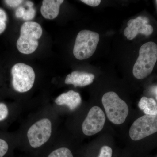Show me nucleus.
I'll return each instance as SVG.
<instances>
[{
  "label": "nucleus",
  "mask_w": 157,
  "mask_h": 157,
  "mask_svg": "<svg viewBox=\"0 0 157 157\" xmlns=\"http://www.w3.org/2000/svg\"><path fill=\"white\" fill-rule=\"evenodd\" d=\"M26 6H28L29 8H32V7H33V6L34 4L32 2H27L26 3Z\"/></svg>",
  "instance_id": "obj_24"
},
{
  "label": "nucleus",
  "mask_w": 157,
  "mask_h": 157,
  "mask_svg": "<svg viewBox=\"0 0 157 157\" xmlns=\"http://www.w3.org/2000/svg\"><path fill=\"white\" fill-rule=\"evenodd\" d=\"M9 145L6 141L0 138V157H3L7 153Z\"/></svg>",
  "instance_id": "obj_18"
},
{
  "label": "nucleus",
  "mask_w": 157,
  "mask_h": 157,
  "mask_svg": "<svg viewBox=\"0 0 157 157\" xmlns=\"http://www.w3.org/2000/svg\"><path fill=\"white\" fill-rule=\"evenodd\" d=\"M81 1L85 4L92 7L99 6L101 2V0H82Z\"/></svg>",
  "instance_id": "obj_20"
},
{
  "label": "nucleus",
  "mask_w": 157,
  "mask_h": 157,
  "mask_svg": "<svg viewBox=\"0 0 157 157\" xmlns=\"http://www.w3.org/2000/svg\"><path fill=\"white\" fill-rule=\"evenodd\" d=\"M155 94L156 95V99L157 100V86H156L155 88Z\"/></svg>",
  "instance_id": "obj_25"
},
{
  "label": "nucleus",
  "mask_w": 157,
  "mask_h": 157,
  "mask_svg": "<svg viewBox=\"0 0 157 157\" xmlns=\"http://www.w3.org/2000/svg\"><path fill=\"white\" fill-rule=\"evenodd\" d=\"M9 114V109L6 104L0 103V121L5 119Z\"/></svg>",
  "instance_id": "obj_17"
},
{
  "label": "nucleus",
  "mask_w": 157,
  "mask_h": 157,
  "mask_svg": "<svg viewBox=\"0 0 157 157\" xmlns=\"http://www.w3.org/2000/svg\"><path fill=\"white\" fill-rule=\"evenodd\" d=\"M5 2L7 5L10 7H16L21 4L23 1H21V0H6V1H5Z\"/></svg>",
  "instance_id": "obj_19"
},
{
  "label": "nucleus",
  "mask_w": 157,
  "mask_h": 157,
  "mask_svg": "<svg viewBox=\"0 0 157 157\" xmlns=\"http://www.w3.org/2000/svg\"><path fill=\"white\" fill-rule=\"evenodd\" d=\"M6 22L0 21V34L2 33L6 29Z\"/></svg>",
  "instance_id": "obj_23"
},
{
  "label": "nucleus",
  "mask_w": 157,
  "mask_h": 157,
  "mask_svg": "<svg viewBox=\"0 0 157 157\" xmlns=\"http://www.w3.org/2000/svg\"><path fill=\"white\" fill-rule=\"evenodd\" d=\"M42 29L39 23L33 21L25 22L21 26L20 36L17 40V47L20 52L30 54L39 45L38 39L42 36Z\"/></svg>",
  "instance_id": "obj_2"
},
{
  "label": "nucleus",
  "mask_w": 157,
  "mask_h": 157,
  "mask_svg": "<svg viewBox=\"0 0 157 157\" xmlns=\"http://www.w3.org/2000/svg\"><path fill=\"white\" fill-rule=\"evenodd\" d=\"M48 157H73V154L69 149L61 147L54 151Z\"/></svg>",
  "instance_id": "obj_14"
},
{
  "label": "nucleus",
  "mask_w": 157,
  "mask_h": 157,
  "mask_svg": "<svg viewBox=\"0 0 157 157\" xmlns=\"http://www.w3.org/2000/svg\"><path fill=\"white\" fill-rule=\"evenodd\" d=\"M102 102L110 121L115 124H121L124 122L128 114V107L116 93H106L102 98Z\"/></svg>",
  "instance_id": "obj_3"
},
{
  "label": "nucleus",
  "mask_w": 157,
  "mask_h": 157,
  "mask_svg": "<svg viewBox=\"0 0 157 157\" xmlns=\"http://www.w3.org/2000/svg\"><path fill=\"white\" fill-rule=\"evenodd\" d=\"M100 40L98 33L88 30L79 32L74 44L73 53L78 60H84L90 57L97 48Z\"/></svg>",
  "instance_id": "obj_4"
},
{
  "label": "nucleus",
  "mask_w": 157,
  "mask_h": 157,
  "mask_svg": "<svg viewBox=\"0 0 157 157\" xmlns=\"http://www.w3.org/2000/svg\"><path fill=\"white\" fill-rule=\"evenodd\" d=\"M7 20V14L2 9H0V21L6 22Z\"/></svg>",
  "instance_id": "obj_22"
},
{
  "label": "nucleus",
  "mask_w": 157,
  "mask_h": 157,
  "mask_svg": "<svg viewBox=\"0 0 157 157\" xmlns=\"http://www.w3.org/2000/svg\"><path fill=\"white\" fill-rule=\"evenodd\" d=\"M147 17L139 16L135 19H132L128 23V27L124 31V35L129 40H132L140 33L148 36L153 32L151 25L148 24Z\"/></svg>",
  "instance_id": "obj_9"
},
{
  "label": "nucleus",
  "mask_w": 157,
  "mask_h": 157,
  "mask_svg": "<svg viewBox=\"0 0 157 157\" xmlns=\"http://www.w3.org/2000/svg\"><path fill=\"white\" fill-rule=\"evenodd\" d=\"M63 0H44L41 8L42 16L47 19L56 18L59 12L60 6Z\"/></svg>",
  "instance_id": "obj_12"
},
{
  "label": "nucleus",
  "mask_w": 157,
  "mask_h": 157,
  "mask_svg": "<svg viewBox=\"0 0 157 157\" xmlns=\"http://www.w3.org/2000/svg\"><path fill=\"white\" fill-rule=\"evenodd\" d=\"M52 133V123L48 118H43L35 123L29 129V143L33 148H38L46 143Z\"/></svg>",
  "instance_id": "obj_7"
},
{
  "label": "nucleus",
  "mask_w": 157,
  "mask_h": 157,
  "mask_svg": "<svg viewBox=\"0 0 157 157\" xmlns=\"http://www.w3.org/2000/svg\"><path fill=\"white\" fill-rule=\"evenodd\" d=\"M12 85L19 93L28 91L33 86L35 73L30 66L22 63L16 64L11 69Z\"/></svg>",
  "instance_id": "obj_5"
},
{
  "label": "nucleus",
  "mask_w": 157,
  "mask_h": 157,
  "mask_svg": "<svg viewBox=\"0 0 157 157\" xmlns=\"http://www.w3.org/2000/svg\"><path fill=\"white\" fill-rule=\"evenodd\" d=\"M105 121L106 117L103 110L98 106L93 107L83 122L82 132L87 136L95 135L103 128Z\"/></svg>",
  "instance_id": "obj_8"
},
{
  "label": "nucleus",
  "mask_w": 157,
  "mask_h": 157,
  "mask_svg": "<svg viewBox=\"0 0 157 157\" xmlns=\"http://www.w3.org/2000/svg\"><path fill=\"white\" fill-rule=\"evenodd\" d=\"M157 61V44L152 42L144 43L139 49V56L133 67L134 76L139 79L146 78L152 72Z\"/></svg>",
  "instance_id": "obj_1"
},
{
  "label": "nucleus",
  "mask_w": 157,
  "mask_h": 157,
  "mask_svg": "<svg viewBox=\"0 0 157 157\" xmlns=\"http://www.w3.org/2000/svg\"><path fill=\"white\" fill-rule=\"evenodd\" d=\"M157 132V115H144L135 121L129 130L134 140L143 139Z\"/></svg>",
  "instance_id": "obj_6"
},
{
  "label": "nucleus",
  "mask_w": 157,
  "mask_h": 157,
  "mask_svg": "<svg viewBox=\"0 0 157 157\" xmlns=\"http://www.w3.org/2000/svg\"><path fill=\"white\" fill-rule=\"evenodd\" d=\"M94 78V75L92 73L73 71L67 76L65 82L67 84H73L75 87H82L91 84Z\"/></svg>",
  "instance_id": "obj_10"
},
{
  "label": "nucleus",
  "mask_w": 157,
  "mask_h": 157,
  "mask_svg": "<svg viewBox=\"0 0 157 157\" xmlns=\"http://www.w3.org/2000/svg\"><path fill=\"white\" fill-rule=\"evenodd\" d=\"M138 106L145 115H157V103L153 98L142 97L138 103Z\"/></svg>",
  "instance_id": "obj_13"
},
{
  "label": "nucleus",
  "mask_w": 157,
  "mask_h": 157,
  "mask_svg": "<svg viewBox=\"0 0 157 157\" xmlns=\"http://www.w3.org/2000/svg\"><path fill=\"white\" fill-rule=\"evenodd\" d=\"M112 149L109 146H104L101 148L98 157H112Z\"/></svg>",
  "instance_id": "obj_15"
},
{
  "label": "nucleus",
  "mask_w": 157,
  "mask_h": 157,
  "mask_svg": "<svg viewBox=\"0 0 157 157\" xmlns=\"http://www.w3.org/2000/svg\"><path fill=\"white\" fill-rule=\"evenodd\" d=\"M156 2L157 3V1H156Z\"/></svg>",
  "instance_id": "obj_26"
},
{
  "label": "nucleus",
  "mask_w": 157,
  "mask_h": 157,
  "mask_svg": "<svg viewBox=\"0 0 157 157\" xmlns=\"http://www.w3.org/2000/svg\"><path fill=\"white\" fill-rule=\"evenodd\" d=\"M81 98L79 93L70 90L63 93L56 99V104L58 105H66L71 110L77 108L81 103Z\"/></svg>",
  "instance_id": "obj_11"
},
{
  "label": "nucleus",
  "mask_w": 157,
  "mask_h": 157,
  "mask_svg": "<svg viewBox=\"0 0 157 157\" xmlns=\"http://www.w3.org/2000/svg\"><path fill=\"white\" fill-rule=\"evenodd\" d=\"M26 11L25 9L23 7H20L18 8L16 10V12H15V15L16 17H18V18H20V17H22L24 15Z\"/></svg>",
  "instance_id": "obj_21"
},
{
  "label": "nucleus",
  "mask_w": 157,
  "mask_h": 157,
  "mask_svg": "<svg viewBox=\"0 0 157 157\" xmlns=\"http://www.w3.org/2000/svg\"><path fill=\"white\" fill-rule=\"evenodd\" d=\"M36 15V10L33 7L29 8L28 10H26L23 19L25 21L30 20L33 19Z\"/></svg>",
  "instance_id": "obj_16"
}]
</instances>
